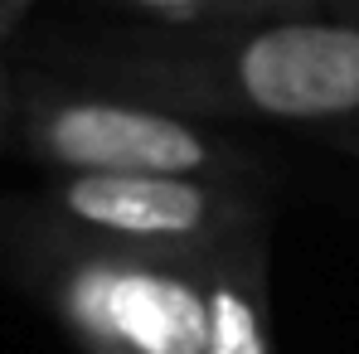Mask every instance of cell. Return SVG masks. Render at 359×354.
I'll list each match as a JSON object with an SVG mask.
<instances>
[{
  "mask_svg": "<svg viewBox=\"0 0 359 354\" xmlns=\"http://www.w3.org/2000/svg\"><path fill=\"white\" fill-rule=\"evenodd\" d=\"M262 243L233 252H156L68 233L29 262L34 287L83 354H214L219 301Z\"/></svg>",
  "mask_w": 359,
  "mask_h": 354,
  "instance_id": "6da1fadb",
  "label": "cell"
},
{
  "mask_svg": "<svg viewBox=\"0 0 359 354\" xmlns=\"http://www.w3.org/2000/svg\"><path fill=\"white\" fill-rule=\"evenodd\" d=\"M121 83L161 97L156 107H209L272 121L359 117V25L282 20L209 49H161L126 63Z\"/></svg>",
  "mask_w": 359,
  "mask_h": 354,
  "instance_id": "7a4b0ae2",
  "label": "cell"
},
{
  "mask_svg": "<svg viewBox=\"0 0 359 354\" xmlns=\"http://www.w3.org/2000/svg\"><path fill=\"white\" fill-rule=\"evenodd\" d=\"M20 131L29 156L59 175H184L238 184L248 170L243 146L136 97L44 93L29 97Z\"/></svg>",
  "mask_w": 359,
  "mask_h": 354,
  "instance_id": "3957f363",
  "label": "cell"
},
{
  "mask_svg": "<svg viewBox=\"0 0 359 354\" xmlns=\"http://www.w3.org/2000/svg\"><path fill=\"white\" fill-rule=\"evenodd\" d=\"M44 199L68 233L156 252H233L262 243L243 184L184 175H59Z\"/></svg>",
  "mask_w": 359,
  "mask_h": 354,
  "instance_id": "277c9868",
  "label": "cell"
},
{
  "mask_svg": "<svg viewBox=\"0 0 359 354\" xmlns=\"http://www.w3.org/2000/svg\"><path fill=\"white\" fill-rule=\"evenodd\" d=\"M151 20H165V25H189V20H209L224 10V0H121Z\"/></svg>",
  "mask_w": 359,
  "mask_h": 354,
  "instance_id": "5b68a950",
  "label": "cell"
},
{
  "mask_svg": "<svg viewBox=\"0 0 359 354\" xmlns=\"http://www.w3.org/2000/svg\"><path fill=\"white\" fill-rule=\"evenodd\" d=\"M25 5H29V0H0V44H5V34H10L15 15H20ZM5 112H10V78H5V63H0V131H5Z\"/></svg>",
  "mask_w": 359,
  "mask_h": 354,
  "instance_id": "8992f818",
  "label": "cell"
},
{
  "mask_svg": "<svg viewBox=\"0 0 359 354\" xmlns=\"http://www.w3.org/2000/svg\"><path fill=\"white\" fill-rule=\"evenodd\" d=\"M287 5H306V0H224V10H287Z\"/></svg>",
  "mask_w": 359,
  "mask_h": 354,
  "instance_id": "52a82bcc",
  "label": "cell"
},
{
  "mask_svg": "<svg viewBox=\"0 0 359 354\" xmlns=\"http://www.w3.org/2000/svg\"><path fill=\"white\" fill-rule=\"evenodd\" d=\"M350 146H355V151H359V136H355V141H350Z\"/></svg>",
  "mask_w": 359,
  "mask_h": 354,
  "instance_id": "ba28073f",
  "label": "cell"
},
{
  "mask_svg": "<svg viewBox=\"0 0 359 354\" xmlns=\"http://www.w3.org/2000/svg\"><path fill=\"white\" fill-rule=\"evenodd\" d=\"M350 5H355V10H359V0H350Z\"/></svg>",
  "mask_w": 359,
  "mask_h": 354,
  "instance_id": "9c48e42d",
  "label": "cell"
}]
</instances>
